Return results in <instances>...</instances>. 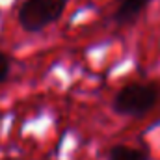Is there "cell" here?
<instances>
[{
    "mask_svg": "<svg viewBox=\"0 0 160 160\" xmlns=\"http://www.w3.org/2000/svg\"><path fill=\"white\" fill-rule=\"evenodd\" d=\"M9 73H11V58L0 52V82H6Z\"/></svg>",
    "mask_w": 160,
    "mask_h": 160,
    "instance_id": "obj_5",
    "label": "cell"
},
{
    "mask_svg": "<svg viewBox=\"0 0 160 160\" xmlns=\"http://www.w3.org/2000/svg\"><path fill=\"white\" fill-rule=\"evenodd\" d=\"M147 4H149V0H119V6L114 13V21L121 26L134 22L138 19V15L143 13Z\"/></svg>",
    "mask_w": 160,
    "mask_h": 160,
    "instance_id": "obj_3",
    "label": "cell"
},
{
    "mask_svg": "<svg viewBox=\"0 0 160 160\" xmlns=\"http://www.w3.org/2000/svg\"><path fill=\"white\" fill-rule=\"evenodd\" d=\"M108 160H149L147 153L128 145H114L108 153Z\"/></svg>",
    "mask_w": 160,
    "mask_h": 160,
    "instance_id": "obj_4",
    "label": "cell"
},
{
    "mask_svg": "<svg viewBox=\"0 0 160 160\" xmlns=\"http://www.w3.org/2000/svg\"><path fill=\"white\" fill-rule=\"evenodd\" d=\"M160 101L158 84H128L121 88L112 101V108L119 116L140 118L155 108Z\"/></svg>",
    "mask_w": 160,
    "mask_h": 160,
    "instance_id": "obj_1",
    "label": "cell"
},
{
    "mask_svg": "<svg viewBox=\"0 0 160 160\" xmlns=\"http://www.w3.org/2000/svg\"><path fill=\"white\" fill-rule=\"evenodd\" d=\"M67 4L69 0H24L19 8L17 21L24 32H41L63 15Z\"/></svg>",
    "mask_w": 160,
    "mask_h": 160,
    "instance_id": "obj_2",
    "label": "cell"
}]
</instances>
